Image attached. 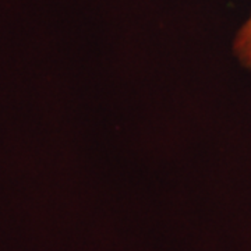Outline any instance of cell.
<instances>
[{"label": "cell", "instance_id": "6da1fadb", "mask_svg": "<svg viewBox=\"0 0 251 251\" xmlns=\"http://www.w3.org/2000/svg\"><path fill=\"white\" fill-rule=\"evenodd\" d=\"M233 50L243 66L251 69V17L239 29L234 38Z\"/></svg>", "mask_w": 251, "mask_h": 251}]
</instances>
